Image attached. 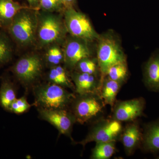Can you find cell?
I'll use <instances>...</instances> for the list:
<instances>
[{
    "label": "cell",
    "instance_id": "cell-21",
    "mask_svg": "<svg viewBox=\"0 0 159 159\" xmlns=\"http://www.w3.org/2000/svg\"><path fill=\"white\" fill-rule=\"evenodd\" d=\"M12 49L8 38L0 33V63H5L11 59Z\"/></svg>",
    "mask_w": 159,
    "mask_h": 159
},
{
    "label": "cell",
    "instance_id": "cell-28",
    "mask_svg": "<svg viewBox=\"0 0 159 159\" xmlns=\"http://www.w3.org/2000/svg\"><path fill=\"white\" fill-rule=\"evenodd\" d=\"M29 3V7L32 9L37 10L39 7V0H26Z\"/></svg>",
    "mask_w": 159,
    "mask_h": 159
},
{
    "label": "cell",
    "instance_id": "cell-25",
    "mask_svg": "<svg viewBox=\"0 0 159 159\" xmlns=\"http://www.w3.org/2000/svg\"><path fill=\"white\" fill-rule=\"evenodd\" d=\"M31 107V105L27 102L26 98L22 97L16 99L11 103L9 110L16 114H22L26 111Z\"/></svg>",
    "mask_w": 159,
    "mask_h": 159
},
{
    "label": "cell",
    "instance_id": "cell-18",
    "mask_svg": "<svg viewBox=\"0 0 159 159\" xmlns=\"http://www.w3.org/2000/svg\"><path fill=\"white\" fill-rule=\"evenodd\" d=\"M116 151L115 142H99L93 149L92 158L95 159L110 158Z\"/></svg>",
    "mask_w": 159,
    "mask_h": 159
},
{
    "label": "cell",
    "instance_id": "cell-4",
    "mask_svg": "<svg viewBox=\"0 0 159 159\" xmlns=\"http://www.w3.org/2000/svg\"><path fill=\"white\" fill-rule=\"evenodd\" d=\"M64 21L67 31L72 37L88 42L97 40L99 38V34L94 29L88 17L77 11L74 7L65 9Z\"/></svg>",
    "mask_w": 159,
    "mask_h": 159
},
{
    "label": "cell",
    "instance_id": "cell-8",
    "mask_svg": "<svg viewBox=\"0 0 159 159\" xmlns=\"http://www.w3.org/2000/svg\"><path fill=\"white\" fill-rule=\"evenodd\" d=\"M88 42L72 37L66 42L64 49V61L70 68L76 66L82 60L90 58L91 55Z\"/></svg>",
    "mask_w": 159,
    "mask_h": 159
},
{
    "label": "cell",
    "instance_id": "cell-29",
    "mask_svg": "<svg viewBox=\"0 0 159 159\" xmlns=\"http://www.w3.org/2000/svg\"><path fill=\"white\" fill-rule=\"evenodd\" d=\"M157 159H159V156L158 157H157Z\"/></svg>",
    "mask_w": 159,
    "mask_h": 159
},
{
    "label": "cell",
    "instance_id": "cell-10",
    "mask_svg": "<svg viewBox=\"0 0 159 159\" xmlns=\"http://www.w3.org/2000/svg\"><path fill=\"white\" fill-rule=\"evenodd\" d=\"M145 105V100L142 98L119 102L114 109V119L119 122L132 121L142 116Z\"/></svg>",
    "mask_w": 159,
    "mask_h": 159
},
{
    "label": "cell",
    "instance_id": "cell-1",
    "mask_svg": "<svg viewBox=\"0 0 159 159\" xmlns=\"http://www.w3.org/2000/svg\"><path fill=\"white\" fill-rule=\"evenodd\" d=\"M97 41V64L101 74V83L111 67L126 62V59L120 42L113 33L99 34Z\"/></svg>",
    "mask_w": 159,
    "mask_h": 159
},
{
    "label": "cell",
    "instance_id": "cell-16",
    "mask_svg": "<svg viewBox=\"0 0 159 159\" xmlns=\"http://www.w3.org/2000/svg\"><path fill=\"white\" fill-rule=\"evenodd\" d=\"M142 138L140 128L137 124L133 123L126 126L122 134V140L127 153H130L136 148Z\"/></svg>",
    "mask_w": 159,
    "mask_h": 159
},
{
    "label": "cell",
    "instance_id": "cell-20",
    "mask_svg": "<svg viewBox=\"0 0 159 159\" xmlns=\"http://www.w3.org/2000/svg\"><path fill=\"white\" fill-rule=\"evenodd\" d=\"M128 75L126 62L117 64L111 67L107 71V76L108 78L122 83Z\"/></svg>",
    "mask_w": 159,
    "mask_h": 159
},
{
    "label": "cell",
    "instance_id": "cell-19",
    "mask_svg": "<svg viewBox=\"0 0 159 159\" xmlns=\"http://www.w3.org/2000/svg\"><path fill=\"white\" fill-rule=\"evenodd\" d=\"M15 91L12 84L8 81H3L0 89V103L3 107L9 110L16 99Z\"/></svg>",
    "mask_w": 159,
    "mask_h": 159
},
{
    "label": "cell",
    "instance_id": "cell-2",
    "mask_svg": "<svg viewBox=\"0 0 159 159\" xmlns=\"http://www.w3.org/2000/svg\"><path fill=\"white\" fill-rule=\"evenodd\" d=\"M36 11L30 7L20 10L8 28L11 37L20 45H30L36 39L38 18Z\"/></svg>",
    "mask_w": 159,
    "mask_h": 159
},
{
    "label": "cell",
    "instance_id": "cell-17",
    "mask_svg": "<svg viewBox=\"0 0 159 159\" xmlns=\"http://www.w3.org/2000/svg\"><path fill=\"white\" fill-rule=\"evenodd\" d=\"M102 85L101 97L106 104L113 106L116 97L121 87L120 83L109 78L104 79Z\"/></svg>",
    "mask_w": 159,
    "mask_h": 159
},
{
    "label": "cell",
    "instance_id": "cell-3",
    "mask_svg": "<svg viewBox=\"0 0 159 159\" xmlns=\"http://www.w3.org/2000/svg\"><path fill=\"white\" fill-rule=\"evenodd\" d=\"M38 18L36 39L41 45H48L64 38L67 31L64 21L59 16L44 11L38 14Z\"/></svg>",
    "mask_w": 159,
    "mask_h": 159
},
{
    "label": "cell",
    "instance_id": "cell-12",
    "mask_svg": "<svg viewBox=\"0 0 159 159\" xmlns=\"http://www.w3.org/2000/svg\"><path fill=\"white\" fill-rule=\"evenodd\" d=\"M143 74L146 87L149 90L159 93V52L152 54L147 61Z\"/></svg>",
    "mask_w": 159,
    "mask_h": 159
},
{
    "label": "cell",
    "instance_id": "cell-13",
    "mask_svg": "<svg viewBox=\"0 0 159 159\" xmlns=\"http://www.w3.org/2000/svg\"><path fill=\"white\" fill-rule=\"evenodd\" d=\"M142 140L143 148L146 151L159 152V119L146 125Z\"/></svg>",
    "mask_w": 159,
    "mask_h": 159
},
{
    "label": "cell",
    "instance_id": "cell-6",
    "mask_svg": "<svg viewBox=\"0 0 159 159\" xmlns=\"http://www.w3.org/2000/svg\"><path fill=\"white\" fill-rule=\"evenodd\" d=\"M42 69L40 57L36 54H30L19 59L13 66L12 71L21 82L29 84L39 77Z\"/></svg>",
    "mask_w": 159,
    "mask_h": 159
},
{
    "label": "cell",
    "instance_id": "cell-30",
    "mask_svg": "<svg viewBox=\"0 0 159 159\" xmlns=\"http://www.w3.org/2000/svg\"><path fill=\"white\" fill-rule=\"evenodd\" d=\"M0 27H1V25H0Z\"/></svg>",
    "mask_w": 159,
    "mask_h": 159
},
{
    "label": "cell",
    "instance_id": "cell-27",
    "mask_svg": "<svg viewBox=\"0 0 159 159\" xmlns=\"http://www.w3.org/2000/svg\"><path fill=\"white\" fill-rule=\"evenodd\" d=\"M61 2L66 9L71 7H74L77 0H61Z\"/></svg>",
    "mask_w": 159,
    "mask_h": 159
},
{
    "label": "cell",
    "instance_id": "cell-15",
    "mask_svg": "<svg viewBox=\"0 0 159 159\" xmlns=\"http://www.w3.org/2000/svg\"><path fill=\"white\" fill-rule=\"evenodd\" d=\"M76 91L81 95L94 93L97 87V80L94 75L80 73L74 75Z\"/></svg>",
    "mask_w": 159,
    "mask_h": 159
},
{
    "label": "cell",
    "instance_id": "cell-5",
    "mask_svg": "<svg viewBox=\"0 0 159 159\" xmlns=\"http://www.w3.org/2000/svg\"><path fill=\"white\" fill-rule=\"evenodd\" d=\"M35 94L37 104L48 109H62L74 97L61 86L53 83L38 88Z\"/></svg>",
    "mask_w": 159,
    "mask_h": 159
},
{
    "label": "cell",
    "instance_id": "cell-22",
    "mask_svg": "<svg viewBox=\"0 0 159 159\" xmlns=\"http://www.w3.org/2000/svg\"><path fill=\"white\" fill-rule=\"evenodd\" d=\"M39 7L43 11L53 12L64 9L61 0H39Z\"/></svg>",
    "mask_w": 159,
    "mask_h": 159
},
{
    "label": "cell",
    "instance_id": "cell-11",
    "mask_svg": "<svg viewBox=\"0 0 159 159\" xmlns=\"http://www.w3.org/2000/svg\"><path fill=\"white\" fill-rule=\"evenodd\" d=\"M103 106L101 102L93 97H86L80 99L75 107V119L83 124L97 116L102 111Z\"/></svg>",
    "mask_w": 159,
    "mask_h": 159
},
{
    "label": "cell",
    "instance_id": "cell-26",
    "mask_svg": "<svg viewBox=\"0 0 159 159\" xmlns=\"http://www.w3.org/2000/svg\"><path fill=\"white\" fill-rule=\"evenodd\" d=\"M48 76L49 79L53 83L61 86H68L67 84L60 75L55 67L50 70Z\"/></svg>",
    "mask_w": 159,
    "mask_h": 159
},
{
    "label": "cell",
    "instance_id": "cell-23",
    "mask_svg": "<svg viewBox=\"0 0 159 159\" xmlns=\"http://www.w3.org/2000/svg\"><path fill=\"white\" fill-rule=\"evenodd\" d=\"M46 57L50 64L57 65L64 61L63 51L57 46H53L47 51Z\"/></svg>",
    "mask_w": 159,
    "mask_h": 159
},
{
    "label": "cell",
    "instance_id": "cell-14",
    "mask_svg": "<svg viewBox=\"0 0 159 159\" xmlns=\"http://www.w3.org/2000/svg\"><path fill=\"white\" fill-rule=\"evenodd\" d=\"M30 7L23 6L13 0H0V25L9 28L15 16L23 9Z\"/></svg>",
    "mask_w": 159,
    "mask_h": 159
},
{
    "label": "cell",
    "instance_id": "cell-24",
    "mask_svg": "<svg viewBox=\"0 0 159 159\" xmlns=\"http://www.w3.org/2000/svg\"><path fill=\"white\" fill-rule=\"evenodd\" d=\"M80 72L94 75L97 72L98 64L90 58H85L80 61L77 65Z\"/></svg>",
    "mask_w": 159,
    "mask_h": 159
},
{
    "label": "cell",
    "instance_id": "cell-9",
    "mask_svg": "<svg viewBox=\"0 0 159 159\" xmlns=\"http://www.w3.org/2000/svg\"><path fill=\"white\" fill-rule=\"evenodd\" d=\"M42 118L55 126L62 134L69 135L75 119L64 109L39 110Z\"/></svg>",
    "mask_w": 159,
    "mask_h": 159
},
{
    "label": "cell",
    "instance_id": "cell-7",
    "mask_svg": "<svg viewBox=\"0 0 159 159\" xmlns=\"http://www.w3.org/2000/svg\"><path fill=\"white\" fill-rule=\"evenodd\" d=\"M122 130V125L118 120L114 119L102 121L94 126L85 139L79 144L84 146L91 142H115Z\"/></svg>",
    "mask_w": 159,
    "mask_h": 159
}]
</instances>
